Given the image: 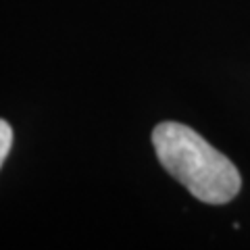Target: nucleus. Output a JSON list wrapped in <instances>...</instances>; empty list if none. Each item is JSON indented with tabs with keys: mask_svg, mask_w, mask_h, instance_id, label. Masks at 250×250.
I'll return each instance as SVG.
<instances>
[{
	"mask_svg": "<svg viewBox=\"0 0 250 250\" xmlns=\"http://www.w3.org/2000/svg\"><path fill=\"white\" fill-rule=\"evenodd\" d=\"M152 146L161 165L194 198L225 205L238 196L242 186L238 167L192 127L175 121L159 123L152 129Z\"/></svg>",
	"mask_w": 250,
	"mask_h": 250,
	"instance_id": "1",
	"label": "nucleus"
},
{
	"mask_svg": "<svg viewBox=\"0 0 250 250\" xmlns=\"http://www.w3.org/2000/svg\"><path fill=\"white\" fill-rule=\"evenodd\" d=\"M11 146H13V129L4 119H0V167H2L6 156H9Z\"/></svg>",
	"mask_w": 250,
	"mask_h": 250,
	"instance_id": "2",
	"label": "nucleus"
}]
</instances>
